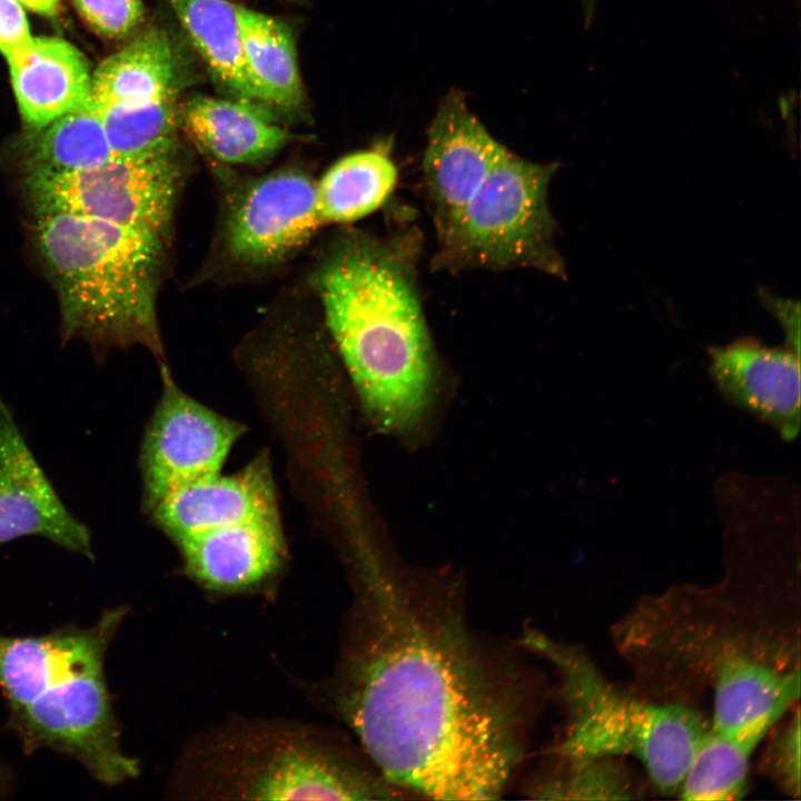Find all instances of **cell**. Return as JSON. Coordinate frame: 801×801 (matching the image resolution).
<instances>
[{
	"label": "cell",
	"mask_w": 801,
	"mask_h": 801,
	"mask_svg": "<svg viewBox=\"0 0 801 801\" xmlns=\"http://www.w3.org/2000/svg\"><path fill=\"white\" fill-rule=\"evenodd\" d=\"M337 709L397 791L496 799L522 758L518 703L456 596L369 574L357 596Z\"/></svg>",
	"instance_id": "obj_1"
},
{
	"label": "cell",
	"mask_w": 801,
	"mask_h": 801,
	"mask_svg": "<svg viewBox=\"0 0 801 801\" xmlns=\"http://www.w3.org/2000/svg\"><path fill=\"white\" fill-rule=\"evenodd\" d=\"M794 597L733 585L642 596L612 629L639 692L699 710L708 729L695 760L748 777L767 733L800 698Z\"/></svg>",
	"instance_id": "obj_2"
},
{
	"label": "cell",
	"mask_w": 801,
	"mask_h": 801,
	"mask_svg": "<svg viewBox=\"0 0 801 801\" xmlns=\"http://www.w3.org/2000/svg\"><path fill=\"white\" fill-rule=\"evenodd\" d=\"M414 229L346 238L319 268L315 287L328 329L367 413L402 429L424 412L434 354L417 285Z\"/></svg>",
	"instance_id": "obj_3"
},
{
	"label": "cell",
	"mask_w": 801,
	"mask_h": 801,
	"mask_svg": "<svg viewBox=\"0 0 801 801\" xmlns=\"http://www.w3.org/2000/svg\"><path fill=\"white\" fill-rule=\"evenodd\" d=\"M126 615V607H111L89 626L0 634V691L8 725L26 753L44 749L69 756L106 785L139 773L136 759L121 749L105 674L107 652Z\"/></svg>",
	"instance_id": "obj_4"
},
{
	"label": "cell",
	"mask_w": 801,
	"mask_h": 801,
	"mask_svg": "<svg viewBox=\"0 0 801 801\" xmlns=\"http://www.w3.org/2000/svg\"><path fill=\"white\" fill-rule=\"evenodd\" d=\"M34 240L57 290L62 338L160 350L156 294L164 236L71 215H36Z\"/></svg>",
	"instance_id": "obj_5"
},
{
	"label": "cell",
	"mask_w": 801,
	"mask_h": 801,
	"mask_svg": "<svg viewBox=\"0 0 801 801\" xmlns=\"http://www.w3.org/2000/svg\"><path fill=\"white\" fill-rule=\"evenodd\" d=\"M524 643L558 678L566 723L554 754L631 756L659 792L679 793L708 729L699 710L615 685L577 645L537 631L527 632Z\"/></svg>",
	"instance_id": "obj_6"
},
{
	"label": "cell",
	"mask_w": 801,
	"mask_h": 801,
	"mask_svg": "<svg viewBox=\"0 0 801 801\" xmlns=\"http://www.w3.org/2000/svg\"><path fill=\"white\" fill-rule=\"evenodd\" d=\"M557 162L526 160L507 148L437 239L435 270L531 268L565 277L554 245L547 190Z\"/></svg>",
	"instance_id": "obj_7"
},
{
	"label": "cell",
	"mask_w": 801,
	"mask_h": 801,
	"mask_svg": "<svg viewBox=\"0 0 801 801\" xmlns=\"http://www.w3.org/2000/svg\"><path fill=\"white\" fill-rule=\"evenodd\" d=\"M180 179L175 150L112 156L92 168L28 170L23 188L36 215L71 214L165 235Z\"/></svg>",
	"instance_id": "obj_8"
},
{
	"label": "cell",
	"mask_w": 801,
	"mask_h": 801,
	"mask_svg": "<svg viewBox=\"0 0 801 801\" xmlns=\"http://www.w3.org/2000/svg\"><path fill=\"white\" fill-rule=\"evenodd\" d=\"M231 770L229 791L258 800H386L399 792L344 750L303 736L254 743Z\"/></svg>",
	"instance_id": "obj_9"
},
{
	"label": "cell",
	"mask_w": 801,
	"mask_h": 801,
	"mask_svg": "<svg viewBox=\"0 0 801 801\" xmlns=\"http://www.w3.org/2000/svg\"><path fill=\"white\" fill-rule=\"evenodd\" d=\"M159 403L141 446L144 507L174 490L221 472L244 427L185 394L164 372Z\"/></svg>",
	"instance_id": "obj_10"
},
{
	"label": "cell",
	"mask_w": 801,
	"mask_h": 801,
	"mask_svg": "<svg viewBox=\"0 0 801 801\" xmlns=\"http://www.w3.org/2000/svg\"><path fill=\"white\" fill-rule=\"evenodd\" d=\"M505 149L469 111L459 91L452 90L443 99L428 129L423 158V181L437 239Z\"/></svg>",
	"instance_id": "obj_11"
},
{
	"label": "cell",
	"mask_w": 801,
	"mask_h": 801,
	"mask_svg": "<svg viewBox=\"0 0 801 801\" xmlns=\"http://www.w3.org/2000/svg\"><path fill=\"white\" fill-rule=\"evenodd\" d=\"M30 535L95 558L89 528L62 503L0 396V543Z\"/></svg>",
	"instance_id": "obj_12"
},
{
	"label": "cell",
	"mask_w": 801,
	"mask_h": 801,
	"mask_svg": "<svg viewBox=\"0 0 801 801\" xmlns=\"http://www.w3.org/2000/svg\"><path fill=\"white\" fill-rule=\"evenodd\" d=\"M320 226L316 184L297 171H281L254 184L235 208L227 244L234 257L254 265L279 261Z\"/></svg>",
	"instance_id": "obj_13"
},
{
	"label": "cell",
	"mask_w": 801,
	"mask_h": 801,
	"mask_svg": "<svg viewBox=\"0 0 801 801\" xmlns=\"http://www.w3.org/2000/svg\"><path fill=\"white\" fill-rule=\"evenodd\" d=\"M720 393L793 439L800 429V347H770L745 337L709 348Z\"/></svg>",
	"instance_id": "obj_14"
},
{
	"label": "cell",
	"mask_w": 801,
	"mask_h": 801,
	"mask_svg": "<svg viewBox=\"0 0 801 801\" xmlns=\"http://www.w3.org/2000/svg\"><path fill=\"white\" fill-rule=\"evenodd\" d=\"M149 512L175 542L207 530L278 515L268 455L260 454L234 474L219 472L185 484Z\"/></svg>",
	"instance_id": "obj_15"
},
{
	"label": "cell",
	"mask_w": 801,
	"mask_h": 801,
	"mask_svg": "<svg viewBox=\"0 0 801 801\" xmlns=\"http://www.w3.org/2000/svg\"><path fill=\"white\" fill-rule=\"evenodd\" d=\"M176 543L187 572L218 591L259 583L275 572L285 552L278 515L207 530Z\"/></svg>",
	"instance_id": "obj_16"
},
{
	"label": "cell",
	"mask_w": 801,
	"mask_h": 801,
	"mask_svg": "<svg viewBox=\"0 0 801 801\" xmlns=\"http://www.w3.org/2000/svg\"><path fill=\"white\" fill-rule=\"evenodd\" d=\"M21 119L34 135L89 97L91 72L87 58L57 37L33 38L29 53L9 63Z\"/></svg>",
	"instance_id": "obj_17"
},
{
	"label": "cell",
	"mask_w": 801,
	"mask_h": 801,
	"mask_svg": "<svg viewBox=\"0 0 801 801\" xmlns=\"http://www.w3.org/2000/svg\"><path fill=\"white\" fill-rule=\"evenodd\" d=\"M190 80L189 63L172 34L151 27L106 58L91 75L95 106L178 96Z\"/></svg>",
	"instance_id": "obj_18"
},
{
	"label": "cell",
	"mask_w": 801,
	"mask_h": 801,
	"mask_svg": "<svg viewBox=\"0 0 801 801\" xmlns=\"http://www.w3.org/2000/svg\"><path fill=\"white\" fill-rule=\"evenodd\" d=\"M180 123L206 151L227 164L259 162L290 139L264 107L239 99L196 95L180 107Z\"/></svg>",
	"instance_id": "obj_19"
},
{
	"label": "cell",
	"mask_w": 801,
	"mask_h": 801,
	"mask_svg": "<svg viewBox=\"0 0 801 801\" xmlns=\"http://www.w3.org/2000/svg\"><path fill=\"white\" fill-rule=\"evenodd\" d=\"M212 78L235 99L264 107L245 66L237 4L228 0H164Z\"/></svg>",
	"instance_id": "obj_20"
},
{
	"label": "cell",
	"mask_w": 801,
	"mask_h": 801,
	"mask_svg": "<svg viewBox=\"0 0 801 801\" xmlns=\"http://www.w3.org/2000/svg\"><path fill=\"white\" fill-rule=\"evenodd\" d=\"M390 142L337 160L316 184V209L320 226L347 224L380 208L397 182Z\"/></svg>",
	"instance_id": "obj_21"
},
{
	"label": "cell",
	"mask_w": 801,
	"mask_h": 801,
	"mask_svg": "<svg viewBox=\"0 0 801 801\" xmlns=\"http://www.w3.org/2000/svg\"><path fill=\"white\" fill-rule=\"evenodd\" d=\"M243 56L264 107L294 111L304 102L295 41L281 20L237 4Z\"/></svg>",
	"instance_id": "obj_22"
},
{
	"label": "cell",
	"mask_w": 801,
	"mask_h": 801,
	"mask_svg": "<svg viewBox=\"0 0 801 801\" xmlns=\"http://www.w3.org/2000/svg\"><path fill=\"white\" fill-rule=\"evenodd\" d=\"M32 136L26 171H78L112 157L101 119L89 98Z\"/></svg>",
	"instance_id": "obj_23"
},
{
	"label": "cell",
	"mask_w": 801,
	"mask_h": 801,
	"mask_svg": "<svg viewBox=\"0 0 801 801\" xmlns=\"http://www.w3.org/2000/svg\"><path fill=\"white\" fill-rule=\"evenodd\" d=\"M553 768L531 783L533 798L546 800H631L642 797L639 778L623 763L610 756H568L554 754Z\"/></svg>",
	"instance_id": "obj_24"
},
{
	"label": "cell",
	"mask_w": 801,
	"mask_h": 801,
	"mask_svg": "<svg viewBox=\"0 0 801 801\" xmlns=\"http://www.w3.org/2000/svg\"><path fill=\"white\" fill-rule=\"evenodd\" d=\"M178 98L106 106L91 102L101 119L112 156L138 157L175 150L180 123Z\"/></svg>",
	"instance_id": "obj_25"
},
{
	"label": "cell",
	"mask_w": 801,
	"mask_h": 801,
	"mask_svg": "<svg viewBox=\"0 0 801 801\" xmlns=\"http://www.w3.org/2000/svg\"><path fill=\"white\" fill-rule=\"evenodd\" d=\"M800 706L795 704L767 733L761 756L763 773L787 795L800 797Z\"/></svg>",
	"instance_id": "obj_26"
},
{
	"label": "cell",
	"mask_w": 801,
	"mask_h": 801,
	"mask_svg": "<svg viewBox=\"0 0 801 801\" xmlns=\"http://www.w3.org/2000/svg\"><path fill=\"white\" fill-rule=\"evenodd\" d=\"M82 19L99 34L121 38L140 22L144 8L140 0H73Z\"/></svg>",
	"instance_id": "obj_27"
},
{
	"label": "cell",
	"mask_w": 801,
	"mask_h": 801,
	"mask_svg": "<svg viewBox=\"0 0 801 801\" xmlns=\"http://www.w3.org/2000/svg\"><path fill=\"white\" fill-rule=\"evenodd\" d=\"M22 8L17 0H0V52L8 65L26 57L33 44Z\"/></svg>",
	"instance_id": "obj_28"
},
{
	"label": "cell",
	"mask_w": 801,
	"mask_h": 801,
	"mask_svg": "<svg viewBox=\"0 0 801 801\" xmlns=\"http://www.w3.org/2000/svg\"><path fill=\"white\" fill-rule=\"evenodd\" d=\"M764 301L771 312H775L781 322L787 335V343L800 347L799 304L778 299L769 294L764 295Z\"/></svg>",
	"instance_id": "obj_29"
},
{
	"label": "cell",
	"mask_w": 801,
	"mask_h": 801,
	"mask_svg": "<svg viewBox=\"0 0 801 801\" xmlns=\"http://www.w3.org/2000/svg\"><path fill=\"white\" fill-rule=\"evenodd\" d=\"M22 7L41 16L52 17L57 13L60 0H17Z\"/></svg>",
	"instance_id": "obj_30"
},
{
	"label": "cell",
	"mask_w": 801,
	"mask_h": 801,
	"mask_svg": "<svg viewBox=\"0 0 801 801\" xmlns=\"http://www.w3.org/2000/svg\"><path fill=\"white\" fill-rule=\"evenodd\" d=\"M10 775L8 770L0 763V798L9 792Z\"/></svg>",
	"instance_id": "obj_31"
},
{
	"label": "cell",
	"mask_w": 801,
	"mask_h": 801,
	"mask_svg": "<svg viewBox=\"0 0 801 801\" xmlns=\"http://www.w3.org/2000/svg\"><path fill=\"white\" fill-rule=\"evenodd\" d=\"M582 1H583L584 12H585V18L590 19L596 0H582Z\"/></svg>",
	"instance_id": "obj_32"
}]
</instances>
